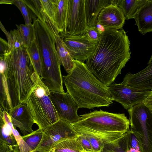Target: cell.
Listing matches in <instances>:
<instances>
[{"instance_id":"6da1fadb","label":"cell","mask_w":152,"mask_h":152,"mask_svg":"<svg viewBox=\"0 0 152 152\" xmlns=\"http://www.w3.org/2000/svg\"><path fill=\"white\" fill-rule=\"evenodd\" d=\"M130 45L123 28L106 29L85 64L98 80L109 87L130 59Z\"/></svg>"},{"instance_id":"7a4b0ae2","label":"cell","mask_w":152,"mask_h":152,"mask_svg":"<svg viewBox=\"0 0 152 152\" xmlns=\"http://www.w3.org/2000/svg\"><path fill=\"white\" fill-rule=\"evenodd\" d=\"M75 65L63 77L67 91L79 108L107 107L113 101L109 87L98 80L84 62L74 60Z\"/></svg>"},{"instance_id":"3957f363","label":"cell","mask_w":152,"mask_h":152,"mask_svg":"<svg viewBox=\"0 0 152 152\" xmlns=\"http://www.w3.org/2000/svg\"><path fill=\"white\" fill-rule=\"evenodd\" d=\"M23 46L12 50L3 57L11 108L26 103L39 76L27 50Z\"/></svg>"},{"instance_id":"277c9868","label":"cell","mask_w":152,"mask_h":152,"mask_svg":"<svg viewBox=\"0 0 152 152\" xmlns=\"http://www.w3.org/2000/svg\"><path fill=\"white\" fill-rule=\"evenodd\" d=\"M33 24L42 59L43 70L41 80L50 91L64 92L61 64L52 31L45 21L43 22L38 18Z\"/></svg>"},{"instance_id":"5b68a950","label":"cell","mask_w":152,"mask_h":152,"mask_svg":"<svg viewBox=\"0 0 152 152\" xmlns=\"http://www.w3.org/2000/svg\"><path fill=\"white\" fill-rule=\"evenodd\" d=\"M79 120L71 124L78 134L96 133L104 134L126 133L130 130V121L124 113L96 110L80 115Z\"/></svg>"},{"instance_id":"8992f818","label":"cell","mask_w":152,"mask_h":152,"mask_svg":"<svg viewBox=\"0 0 152 152\" xmlns=\"http://www.w3.org/2000/svg\"><path fill=\"white\" fill-rule=\"evenodd\" d=\"M50 94V90L39 77L26 102L34 123L43 131L59 120Z\"/></svg>"},{"instance_id":"52a82bcc","label":"cell","mask_w":152,"mask_h":152,"mask_svg":"<svg viewBox=\"0 0 152 152\" xmlns=\"http://www.w3.org/2000/svg\"><path fill=\"white\" fill-rule=\"evenodd\" d=\"M130 130L139 141L142 152H152V113L143 103L128 110Z\"/></svg>"},{"instance_id":"ba28073f","label":"cell","mask_w":152,"mask_h":152,"mask_svg":"<svg viewBox=\"0 0 152 152\" xmlns=\"http://www.w3.org/2000/svg\"><path fill=\"white\" fill-rule=\"evenodd\" d=\"M78 136L71 124L59 120L43 131L40 143L31 152H50L59 143Z\"/></svg>"},{"instance_id":"9c48e42d","label":"cell","mask_w":152,"mask_h":152,"mask_svg":"<svg viewBox=\"0 0 152 152\" xmlns=\"http://www.w3.org/2000/svg\"><path fill=\"white\" fill-rule=\"evenodd\" d=\"M109 87L113 101L121 104L126 110L143 103L151 91L132 87L122 82L113 83Z\"/></svg>"},{"instance_id":"30bf717a","label":"cell","mask_w":152,"mask_h":152,"mask_svg":"<svg viewBox=\"0 0 152 152\" xmlns=\"http://www.w3.org/2000/svg\"><path fill=\"white\" fill-rule=\"evenodd\" d=\"M85 2V0H68L66 27L64 34L80 35L85 33L87 27Z\"/></svg>"},{"instance_id":"8fae6325","label":"cell","mask_w":152,"mask_h":152,"mask_svg":"<svg viewBox=\"0 0 152 152\" xmlns=\"http://www.w3.org/2000/svg\"><path fill=\"white\" fill-rule=\"evenodd\" d=\"M50 96L59 120L66 121L71 124L79 120L80 116L77 113L79 107L68 92L50 91Z\"/></svg>"},{"instance_id":"7c38bea8","label":"cell","mask_w":152,"mask_h":152,"mask_svg":"<svg viewBox=\"0 0 152 152\" xmlns=\"http://www.w3.org/2000/svg\"><path fill=\"white\" fill-rule=\"evenodd\" d=\"M75 60L83 62L93 53L97 44L90 42L83 36L60 35Z\"/></svg>"},{"instance_id":"4fadbf2b","label":"cell","mask_w":152,"mask_h":152,"mask_svg":"<svg viewBox=\"0 0 152 152\" xmlns=\"http://www.w3.org/2000/svg\"><path fill=\"white\" fill-rule=\"evenodd\" d=\"M126 19L121 9L112 4L102 10L98 16L96 23L101 24L105 29L119 30L122 28Z\"/></svg>"},{"instance_id":"5bb4252c","label":"cell","mask_w":152,"mask_h":152,"mask_svg":"<svg viewBox=\"0 0 152 152\" xmlns=\"http://www.w3.org/2000/svg\"><path fill=\"white\" fill-rule=\"evenodd\" d=\"M8 113L14 127L18 128L23 136L34 131L32 126L35 123L26 103L11 108Z\"/></svg>"},{"instance_id":"9a60e30c","label":"cell","mask_w":152,"mask_h":152,"mask_svg":"<svg viewBox=\"0 0 152 152\" xmlns=\"http://www.w3.org/2000/svg\"><path fill=\"white\" fill-rule=\"evenodd\" d=\"M148 64L145 68L135 74L127 73L122 83L136 88L152 90V55Z\"/></svg>"},{"instance_id":"2e32d148","label":"cell","mask_w":152,"mask_h":152,"mask_svg":"<svg viewBox=\"0 0 152 152\" xmlns=\"http://www.w3.org/2000/svg\"><path fill=\"white\" fill-rule=\"evenodd\" d=\"M45 21L50 28L54 36L56 48L61 64L68 73L74 66V58L52 21L48 17Z\"/></svg>"},{"instance_id":"e0dca14e","label":"cell","mask_w":152,"mask_h":152,"mask_svg":"<svg viewBox=\"0 0 152 152\" xmlns=\"http://www.w3.org/2000/svg\"><path fill=\"white\" fill-rule=\"evenodd\" d=\"M138 31L143 35L152 32V0H147L134 16Z\"/></svg>"},{"instance_id":"ac0fdd59","label":"cell","mask_w":152,"mask_h":152,"mask_svg":"<svg viewBox=\"0 0 152 152\" xmlns=\"http://www.w3.org/2000/svg\"><path fill=\"white\" fill-rule=\"evenodd\" d=\"M113 4V0H85V10L87 27L95 26L98 16L105 7Z\"/></svg>"},{"instance_id":"d6986e66","label":"cell","mask_w":152,"mask_h":152,"mask_svg":"<svg viewBox=\"0 0 152 152\" xmlns=\"http://www.w3.org/2000/svg\"><path fill=\"white\" fill-rule=\"evenodd\" d=\"M0 143H5L14 146L17 144L13 134V125L9 113L0 108Z\"/></svg>"},{"instance_id":"ffe728a7","label":"cell","mask_w":152,"mask_h":152,"mask_svg":"<svg viewBox=\"0 0 152 152\" xmlns=\"http://www.w3.org/2000/svg\"><path fill=\"white\" fill-rule=\"evenodd\" d=\"M147 0H113V4L122 10L126 20L134 19V16Z\"/></svg>"},{"instance_id":"44dd1931","label":"cell","mask_w":152,"mask_h":152,"mask_svg":"<svg viewBox=\"0 0 152 152\" xmlns=\"http://www.w3.org/2000/svg\"><path fill=\"white\" fill-rule=\"evenodd\" d=\"M68 4V0H58L55 24L60 35L65 33Z\"/></svg>"},{"instance_id":"7402d4cb","label":"cell","mask_w":152,"mask_h":152,"mask_svg":"<svg viewBox=\"0 0 152 152\" xmlns=\"http://www.w3.org/2000/svg\"><path fill=\"white\" fill-rule=\"evenodd\" d=\"M79 136L61 142L51 150L53 152H83L84 150Z\"/></svg>"},{"instance_id":"603a6c76","label":"cell","mask_w":152,"mask_h":152,"mask_svg":"<svg viewBox=\"0 0 152 152\" xmlns=\"http://www.w3.org/2000/svg\"><path fill=\"white\" fill-rule=\"evenodd\" d=\"M27 50L35 70L41 79L43 70L42 59L35 39L27 47Z\"/></svg>"},{"instance_id":"cb8c5ba5","label":"cell","mask_w":152,"mask_h":152,"mask_svg":"<svg viewBox=\"0 0 152 152\" xmlns=\"http://www.w3.org/2000/svg\"><path fill=\"white\" fill-rule=\"evenodd\" d=\"M0 22V27L6 35L7 40L8 44L7 52L14 49L19 48L23 46H26L17 29L11 30L10 32L7 31L1 21Z\"/></svg>"},{"instance_id":"d4e9b609","label":"cell","mask_w":152,"mask_h":152,"mask_svg":"<svg viewBox=\"0 0 152 152\" xmlns=\"http://www.w3.org/2000/svg\"><path fill=\"white\" fill-rule=\"evenodd\" d=\"M0 108L9 113L11 109L6 79L4 73H0Z\"/></svg>"},{"instance_id":"484cf974","label":"cell","mask_w":152,"mask_h":152,"mask_svg":"<svg viewBox=\"0 0 152 152\" xmlns=\"http://www.w3.org/2000/svg\"><path fill=\"white\" fill-rule=\"evenodd\" d=\"M25 45L28 47L35 39V32L33 24L28 25L16 24Z\"/></svg>"},{"instance_id":"4316f807","label":"cell","mask_w":152,"mask_h":152,"mask_svg":"<svg viewBox=\"0 0 152 152\" xmlns=\"http://www.w3.org/2000/svg\"><path fill=\"white\" fill-rule=\"evenodd\" d=\"M31 11L34 21L38 18L45 22V13L40 0H22Z\"/></svg>"},{"instance_id":"83f0119b","label":"cell","mask_w":152,"mask_h":152,"mask_svg":"<svg viewBox=\"0 0 152 152\" xmlns=\"http://www.w3.org/2000/svg\"><path fill=\"white\" fill-rule=\"evenodd\" d=\"M43 134V130L39 128L33 132L22 137L32 151L39 144L42 139Z\"/></svg>"},{"instance_id":"f1b7e54d","label":"cell","mask_w":152,"mask_h":152,"mask_svg":"<svg viewBox=\"0 0 152 152\" xmlns=\"http://www.w3.org/2000/svg\"><path fill=\"white\" fill-rule=\"evenodd\" d=\"M40 1L44 12L56 26L55 19L57 9L58 0H40Z\"/></svg>"},{"instance_id":"f546056e","label":"cell","mask_w":152,"mask_h":152,"mask_svg":"<svg viewBox=\"0 0 152 152\" xmlns=\"http://www.w3.org/2000/svg\"><path fill=\"white\" fill-rule=\"evenodd\" d=\"M125 135L119 141L105 145L102 152H129L127 150Z\"/></svg>"},{"instance_id":"4dcf8cb0","label":"cell","mask_w":152,"mask_h":152,"mask_svg":"<svg viewBox=\"0 0 152 152\" xmlns=\"http://www.w3.org/2000/svg\"><path fill=\"white\" fill-rule=\"evenodd\" d=\"M13 4L16 6L20 11L24 18L25 24H32V16L31 13L22 0H14Z\"/></svg>"},{"instance_id":"1f68e13d","label":"cell","mask_w":152,"mask_h":152,"mask_svg":"<svg viewBox=\"0 0 152 152\" xmlns=\"http://www.w3.org/2000/svg\"><path fill=\"white\" fill-rule=\"evenodd\" d=\"M102 33L99 31L95 26L87 27L85 33L83 35L89 41L97 44Z\"/></svg>"},{"instance_id":"d6a6232c","label":"cell","mask_w":152,"mask_h":152,"mask_svg":"<svg viewBox=\"0 0 152 152\" xmlns=\"http://www.w3.org/2000/svg\"><path fill=\"white\" fill-rule=\"evenodd\" d=\"M89 141L93 151L102 152L104 147V144L96 136L91 134L83 133Z\"/></svg>"},{"instance_id":"836d02e7","label":"cell","mask_w":152,"mask_h":152,"mask_svg":"<svg viewBox=\"0 0 152 152\" xmlns=\"http://www.w3.org/2000/svg\"><path fill=\"white\" fill-rule=\"evenodd\" d=\"M12 132L20 152H31V151L30 148L16 129L14 128L12 129Z\"/></svg>"},{"instance_id":"e575fe53","label":"cell","mask_w":152,"mask_h":152,"mask_svg":"<svg viewBox=\"0 0 152 152\" xmlns=\"http://www.w3.org/2000/svg\"><path fill=\"white\" fill-rule=\"evenodd\" d=\"M79 134V137L84 150L86 151H93L91 144L86 137L83 134Z\"/></svg>"},{"instance_id":"d590c367","label":"cell","mask_w":152,"mask_h":152,"mask_svg":"<svg viewBox=\"0 0 152 152\" xmlns=\"http://www.w3.org/2000/svg\"><path fill=\"white\" fill-rule=\"evenodd\" d=\"M8 50V42L0 38V57H2L7 52Z\"/></svg>"},{"instance_id":"8d00e7d4","label":"cell","mask_w":152,"mask_h":152,"mask_svg":"<svg viewBox=\"0 0 152 152\" xmlns=\"http://www.w3.org/2000/svg\"><path fill=\"white\" fill-rule=\"evenodd\" d=\"M13 147L5 143H0V152H12Z\"/></svg>"},{"instance_id":"74e56055","label":"cell","mask_w":152,"mask_h":152,"mask_svg":"<svg viewBox=\"0 0 152 152\" xmlns=\"http://www.w3.org/2000/svg\"><path fill=\"white\" fill-rule=\"evenodd\" d=\"M143 103L147 107L152 113V90Z\"/></svg>"},{"instance_id":"f35d334b","label":"cell","mask_w":152,"mask_h":152,"mask_svg":"<svg viewBox=\"0 0 152 152\" xmlns=\"http://www.w3.org/2000/svg\"><path fill=\"white\" fill-rule=\"evenodd\" d=\"M95 26L97 29L102 33L104 32L106 30L100 24L96 23V24Z\"/></svg>"},{"instance_id":"ab89813d","label":"cell","mask_w":152,"mask_h":152,"mask_svg":"<svg viewBox=\"0 0 152 152\" xmlns=\"http://www.w3.org/2000/svg\"><path fill=\"white\" fill-rule=\"evenodd\" d=\"M14 0H1L0 4H13Z\"/></svg>"},{"instance_id":"60d3db41","label":"cell","mask_w":152,"mask_h":152,"mask_svg":"<svg viewBox=\"0 0 152 152\" xmlns=\"http://www.w3.org/2000/svg\"><path fill=\"white\" fill-rule=\"evenodd\" d=\"M12 152H20L17 143L14 146Z\"/></svg>"},{"instance_id":"b9f144b4","label":"cell","mask_w":152,"mask_h":152,"mask_svg":"<svg viewBox=\"0 0 152 152\" xmlns=\"http://www.w3.org/2000/svg\"><path fill=\"white\" fill-rule=\"evenodd\" d=\"M83 152H96L95 151H84Z\"/></svg>"},{"instance_id":"7bdbcfd3","label":"cell","mask_w":152,"mask_h":152,"mask_svg":"<svg viewBox=\"0 0 152 152\" xmlns=\"http://www.w3.org/2000/svg\"><path fill=\"white\" fill-rule=\"evenodd\" d=\"M50 152H53L52 150H51Z\"/></svg>"},{"instance_id":"ee69618b","label":"cell","mask_w":152,"mask_h":152,"mask_svg":"<svg viewBox=\"0 0 152 152\" xmlns=\"http://www.w3.org/2000/svg\"></svg>"}]
</instances>
